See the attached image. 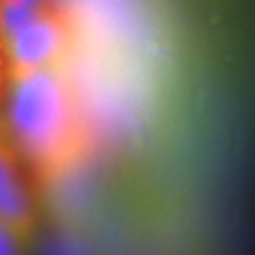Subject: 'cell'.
I'll use <instances>...</instances> for the list:
<instances>
[{
    "instance_id": "cell-1",
    "label": "cell",
    "mask_w": 255,
    "mask_h": 255,
    "mask_svg": "<svg viewBox=\"0 0 255 255\" xmlns=\"http://www.w3.org/2000/svg\"><path fill=\"white\" fill-rule=\"evenodd\" d=\"M2 134L43 185L60 183L81 166L92 138L62 66L6 79Z\"/></svg>"
},
{
    "instance_id": "cell-2",
    "label": "cell",
    "mask_w": 255,
    "mask_h": 255,
    "mask_svg": "<svg viewBox=\"0 0 255 255\" xmlns=\"http://www.w3.org/2000/svg\"><path fill=\"white\" fill-rule=\"evenodd\" d=\"M70 43L68 19L60 6L47 2L13 38L0 45L6 79L60 66Z\"/></svg>"
},
{
    "instance_id": "cell-3",
    "label": "cell",
    "mask_w": 255,
    "mask_h": 255,
    "mask_svg": "<svg viewBox=\"0 0 255 255\" xmlns=\"http://www.w3.org/2000/svg\"><path fill=\"white\" fill-rule=\"evenodd\" d=\"M28 174L17 151L0 132V221L26 245L38 230V202Z\"/></svg>"
},
{
    "instance_id": "cell-4",
    "label": "cell",
    "mask_w": 255,
    "mask_h": 255,
    "mask_svg": "<svg viewBox=\"0 0 255 255\" xmlns=\"http://www.w3.org/2000/svg\"><path fill=\"white\" fill-rule=\"evenodd\" d=\"M41 6L43 4L17 2V0H0V45H4L9 38L17 34L41 11Z\"/></svg>"
},
{
    "instance_id": "cell-5",
    "label": "cell",
    "mask_w": 255,
    "mask_h": 255,
    "mask_svg": "<svg viewBox=\"0 0 255 255\" xmlns=\"http://www.w3.org/2000/svg\"><path fill=\"white\" fill-rule=\"evenodd\" d=\"M26 243L0 221V255H26Z\"/></svg>"
},
{
    "instance_id": "cell-6",
    "label": "cell",
    "mask_w": 255,
    "mask_h": 255,
    "mask_svg": "<svg viewBox=\"0 0 255 255\" xmlns=\"http://www.w3.org/2000/svg\"><path fill=\"white\" fill-rule=\"evenodd\" d=\"M4 87H6V70H4L2 58H0V132H2V100H4Z\"/></svg>"
},
{
    "instance_id": "cell-7",
    "label": "cell",
    "mask_w": 255,
    "mask_h": 255,
    "mask_svg": "<svg viewBox=\"0 0 255 255\" xmlns=\"http://www.w3.org/2000/svg\"><path fill=\"white\" fill-rule=\"evenodd\" d=\"M17 2H30V4H45L49 0H17Z\"/></svg>"
}]
</instances>
